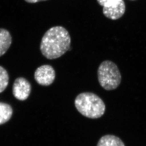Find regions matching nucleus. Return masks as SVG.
<instances>
[{"label": "nucleus", "instance_id": "f257e3e1", "mask_svg": "<svg viewBox=\"0 0 146 146\" xmlns=\"http://www.w3.org/2000/svg\"><path fill=\"white\" fill-rule=\"evenodd\" d=\"M70 36L68 31L61 26L52 27L42 37L40 49L47 59H56L65 54L70 47Z\"/></svg>", "mask_w": 146, "mask_h": 146}, {"label": "nucleus", "instance_id": "f03ea898", "mask_svg": "<svg viewBox=\"0 0 146 146\" xmlns=\"http://www.w3.org/2000/svg\"><path fill=\"white\" fill-rule=\"evenodd\" d=\"M74 103L77 111L90 119L100 118L106 111V105L103 100L94 93H81L76 97Z\"/></svg>", "mask_w": 146, "mask_h": 146}, {"label": "nucleus", "instance_id": "7ed1b4c3", "mask_svg": "<svg viewBox=\"0 0 146 146\" xmlns=\"http://www.w3.org/2000/svg\"><path fill=\"white\" fill-rule=\"evenodd\" d=\"M97 75L100 86L107 91L117 88L121 82V75L118 66L111 61H104L100 64Z\"/></svg>", "mask_w": 146, "mask_h": 146}, {"label": "nucleus", "instance_id": "20e7f679", "mask_svg": "<svg viewBox=\"0 0 146 146\" xmlns=\"http://www.w3.org/2000/svg\"><path fill=\"white\" fill-rule=\"evenodd\" d=\"M100 5L103 6V14L107 18L118 20L123 15L126 10L123 0H97Z\"/></svg>", "mask_w": 146, "mask_h": 146}, {"label": "nucleus", "instance_id": "39448f33", "mask_svg": "<svg viewBox=\"0 0 146 146\" xmlns=\"http://www.w3.org/2000/svg\"><path fill=\"white\" fill-rule=\"evenodd\" d=\"M55 77V69L50 65L41 66L37 68L34 73V79L36 83L40 86H50L53 83Z\"/></svg>", "mask_w": 146, "mask_h": 146}, {"label": "nucleus", "instance_id": "423d86ee", "mask_svg": "<svg viewBox=\"0 0 146 146\" xmlns=\"http://www.w3.org/2000/svg\"><path fill=\"white\" fill-rule=\"evenodd\" d=\"M31 83L24 77H18L14 81L13 86V94L18 100H27L31 94Z\"/></svg>", "mask_w": 146, "mask_h": 146}, {"label": "nucleus", "instance_id": "0eeeda50", "mask_svg": "<svg viewBox=\"0 0 146 146\" xmlns=\"http://www.w3.org/2000/svg\"><path fill=\"white\" fill-rule=\"evenodd\" d=\"M12 43V37L8 30L0 28V57L6 53Z\"/></svg>", "mask_w": 146, "mask_h": 146}, {"label": "nucleus", "instance_id": "6e6552de", "mask_svg": "<svg viewBox=\"0 0 146 146\" xmlns=\"http://www.w3.org/2000/svg\"><path fill=\"white\" fill-rule=\"evenodd\" d=\"M97 146H125V145L118 137L106 135L100 139Z\"/></svg>", "mask_w": 146, "mask_h": 146}, {"label": "nucleus", "instance_id": "1a4fd4ad", "mask_svg": "<svg viewBox=\"0 0 146 146\" xmlns=\"http://www.w3.org/2000/svg\"><path fill=\"white\" fill-rule=\"evenodd\" d=\"M13 109L6 103L0 102V125L8 121L13 116Z\"/></svg>", "mask_w": 146, "mask_h": 146}, {"label": "nucleus", "instance_id": "9d476101", "mask_svg": "<svg viewBox=\"0 0 146 146\" xmlns=\"http://www.w3.org/2000/svg\"><path fill=\"white\" fill-rule=\"evenodd\" d=\"M9 76L7 70L0 66V93L5 90L8 85Z\"/></svg>", "mask_w": 146, "mask_h": 146}, {"label": "nucleus", "instance_id": "9b49d317", "mask_svg": "<svg viewBox=\"0 0 146 146\" xmlns=\"http://www.w3.org/2000/svg\"><path fill=\"white\" fill-rule=\"evenodd\" d=\"M47 0H25V1L27 3H38L41 1H46Z\"/></svg>", "mask_w": 146, "mask_h": 146}, {"label": "nucleus", "instance_id": "f8f14e48", "mask_svg": "<svg viewBox=\"0 0 146 146\" xmlns=\"http://www.w3.org/2000/svg\"><path fill=\"white\" fill-rule=\"evenodd\" d=\"M131 1H135V0H131Z\"/></svg>", "mask_w": 146, "mask_h": 146}]
</instances>
